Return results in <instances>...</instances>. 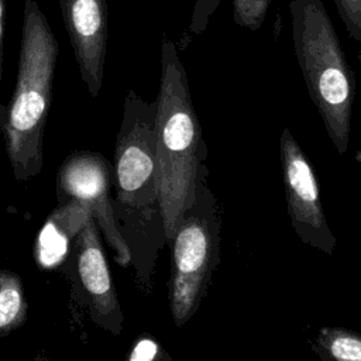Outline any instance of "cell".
Segmentation results:
<instances>
[{"mask_svg": "<svg viewBox=\"0 0 361 361\" xmlns=\"http://www.w3.org/2000/svg\"><path fill=\"white\" fill-rule=\"evenodd\" d=\"M334 4L348 35L361 41V0H334Z\"/></svg>", "mask_w": 361, "mask_h": 361, "instance_id": "cell-14", "label": "cell"}, {"mask_svg": "<svg viewBox=\"0 0 361 361\" xmlns=\"http://www.w3.org/2000/svg\"><path fill=\"white\" fill-rule=\"evenodd\" d=\"M207 180L209 171L202 175L195 199L178 217L168 243V300L176 327H183L199 310L220 262L221 214Z\"/></svg>", "mask_w": 361, "mask_h": 361, "instance_id": "cell-5", "label": "cell"}, {"mask_svg": "<svg viewBox=\"0 0 361 361\" xmlns=\"http://www.w3.org/2000/svg\"><path fill=\"white\" fill-rule=\"evenodd\" d=\"M113 166L107 158L93 151H76L68 155L56 173V200L69 199L85 203L97 224L102 237L113 251L117 265H131L130 250L118 231L113 210Z\"/></svg>", "mask_w": 361, "mask_h": 361, "instance_id": "cell-7", "label": "cell"}, {"mask_svg": "<svg viewBox=\"0 0 361 361\" xmlns=\"http://www.w3.org/2000/svg\"><path fill=\"white\" fill-rule=\"evenodd\" d=\"M219 6L220 0H195L189 23V31L196 35L202 34L207 28L209 21Z\"/></svg>", "mask_w": 361, "mask_h": 361, "instance_id": "cell-16", "label": "cell"}, {"mask_svg": "<svg viewBox=\"0 0 361 361\" xmlns=\"http://www.w3.org/2000/svg\"><path fill=\"white\" fill-rule=\"evenodd\" d=\"M59 7L80 78L97 97L107 49V0H59Z\"/></svg>", "mask_w": 361, "mask_h": 361, "instance_id": "cell-9", "label": "cell"}, {"mask_svg": "<svg viewBox=\"0 0 361 361\" xmlns=\"http://www.w3.org/2000/svg\"><path fill=\"white\" fill-rule=\"evenodd\" d=\"M27 314L23 279L11 269H0V338L23 327Z\"/></svg>", "mask_w": 361, "mask_h": 361, "instance_id": "cell-11", "label": "cell"}, {"mask_svg": "<svg viewBox=\"0 0 361 361\" xmlns=\"http://www.w3.org/2000/svg\"><path fill=\"white\" fill-rule=\"evenodd\" d=\"M155 100L157 175L168 244L178 217L192 204L197 183L209 171V149L192 103L186 69L176 44L168 38L161 45V80Z\"/></svg>", "mask_w": 361, "mask_h": 361, "instance_id": "cell-2", "label": "cell"}, {"mask_svg": "<svg viewBox=\"0 0 361 361\" xmlns=\"http://www.w3.org/2000/svg\"><path fill=\"white\" fill-rule=\"evenodd\" d=\"M279 158L293 231L303 244L333 255L337 243L326 220L319 180L312 162L288 127L279 137Z\"/></svg>", "mask_w": 361, "mask_h": 361, "instance_id": "cell-8", "label": "cell"}, {"mask_svg": "<svg viewBox=\"0 0 361 361\" xmlns=\"http://www.w3.org/2000/svg\"><path fill=\"white\" fill-rule=\"evenodd\" d=\"M90 217H93L90 209L79 200L58 202V206L37 234L32 247V257L37 265L45 271L61 268L75 237Z\"/></svg>", "mask_w": 361, "mask_h": 361, "instance_id": "cell-10", "label": "cell"}, {"mask_svg": "<svg viewBox=\"0 0 361 361\" xmlns=\"http://www.w3.org/2000/svg\"><path fill=\"white\" fill-rule=\"evenodd\" d=\"M61 269L71 283L72 299L78 306L87 312L89 319L97 327L118 336L123 330L124 314L93 217L75 237Z\"/></svg>", "mask_w": 361, "mask_h": 361, "instance_id": "cell-6", "label": "cell"}, {"mask_svg": "<svg viewBox=\"0 0 361 361\" xmlns=\"http://www.w3.org/2000/svg\"><path fill=\"white\" fill-rule=\"evenodd\" d=\"M131 361H151V360H171V357L164 351V348L151 336H141L134 343L131 353L127 357Z\"/></svg>", "mask_w": 361, "mask_h": 361, "instance_id": "cell-15", "label": "cell"}, {"mask_svg": "<svg viewBox=\"0 0 361 361\" xmlns=\"http://www.w3.org/2000/svg\"><path fill=\"white\" fill-rule=\"evenodd\" d=\"M312 350L323 360L361 361V333L340 327L319 329Z\"/></svg>", "mask_w": 361, "mask_h": 361, "instance_id": "cell-12", "label": "cell"}, {"mask_svg": "<svg viewBox=\"0 0 361 361\" xmlns=\"http://www.w3.org/2000/svg\"><path fill=\"white\" fill-rule=\"evenodd\" d=\"M295 55L327 135L343 155L348 148L355 78L322 0H290Z\"/></svg>", "mask_w": 361, "mask_h": 361, "instance_id": "cell-4", "label": "cell"}, {"mask_svg": "<svg viewBox=\"0 0 361 361\" xmlns=\"http://www.w3.org/2000/svg\"><path fill=\"white\" fill-rule=\"evenodd\" d=\"M157 100L128 90L113 157V210L134 268L137 288L152 289L159 251L166 245L155 152Z\"/></svg>", "mask_w": 361, "mask_h": 361, "instance_id": "cell-1", "label": "cell"}, {"mask_svg": "<svg viewBox=\"0 0 361 361\" xmlns=\"http://www.w3.org/2000/svg\"><path fill=\"white\" fill-rule=\"evenodd\" d=\"M272 0H233V18L237 25L258 31L268 14Z\"/></svg>", "mask_w": 361, "mask_h": 361, "instance_id": "cell-13", "label": "cell"}, {"mask_svg": "<svg viewBox=\"0 0 361 361\" xmlns=\"http://www.w3.org/2000/svg\"><path fill=\"white\" fill-rule=\"evenodd\" d=\"M358 161H361V152H358V158H357Z\"/></svg>", "mask_w": 361, "mask_h": 361, "instance_id": "cell-18", "label": "cell"}, {"mask_svg": "<svg viewBox=\"0 0 361 361\" xmlns=\"http://www.w3.org/2000/svg\"><path fill=\"white\" fill-rule=\"evenodd\" d=\"M59 54L37 0H24L17 80L0 127L14 179L25 182L44 166V135Z\"/></svg>", "mask_w": 361, "mask_h": 361, "instance_id": "cell-3", "label": "cell"}, {"mask_svg": "<svg viewBox=\"0 0 361 361\" xmlns=\"http://www.w3.org/2000/svg\"><path fill=\"white\" fill-rule=\"evenodd\" d=\"M4 6L6 0H0V85H1V76H3V31H4ZM6 117V106L0 102V127L4 123Z\"/></svg>", "mask_w": 361, "mask_h": 361, "instance_id": "cell-17", "label": "cell"}]
</instances>
